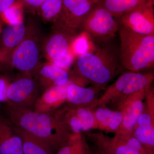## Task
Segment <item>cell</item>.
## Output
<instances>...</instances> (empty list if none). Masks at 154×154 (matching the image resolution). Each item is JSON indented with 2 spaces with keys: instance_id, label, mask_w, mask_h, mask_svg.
<instances>
[{
  "instance_id": "cell-1",
  "label": "cell",
  "mask_w": 154,
  "mask_h": 154,
  "mask_svg": "<svg viewBox=\"0 0 154 154\" xmlns=\"http://www.w3.org/2000/svg\"><path fill=\"white\" fill-rule=\"evenodd\" d=\"M110 40L94 45L93 49L77 57L70 77L73 83H90L101 91L119 74L123 68L119 48L111 45Z\"/></svg>"
},
{
  "instance_id": "cell-2",
  "label": "cell",
  "mask_w": 154,
  "mask_h": 154,
  "mask_svg": "<svg viewBox=\"0 0 154 154\" xmlns=\"http://www.w3.org/2000/svg\"><path fill=\"white\" fill-rule=\"evenodd\" d=\"M7 110L13 125L41 140L54 151L73 134L64 120L60 107L54 112L42 113L8 104Z\"/></svg>"
},
{
  "instance_id": "cell-3",
  "label": "cell",
  "mask_w": 154,
  "mask_h": 154,
  "mask_svg": "<svg viewBox=\"0 0 154 154\" xmlns=\"http://www.w3.org/2000/svg\"><path fill=\"white\" fill-rule=\"evenodd\" d=\"M120 59L123 68L139 72L153 66L154 35H143L120 25Z\"/></svg>"
},
{
  "instance_id": "cell-4",
  "label": "cell",
  "mask_w": 154,
  "mask_h": 154,
  "mask_svg": "<svg viewBox=\"0 0 154 154\" xmlns=\"http://www.w3.org/2000/svg\"><path fill=\"white\" fill-rule=\"evenodd\" d=\"M154 79L152 73L145 74L131 71L124 73L99 97L97 106L112 104L117 108L128 96L151 87Z\"/></svg>"
},
{
  "instance_id": "cell-5",
  "label": "cell",
  "mask_w": 154,
  "mask_h": 154,
  "mask_svg": "<svg viewBox=\"0 0 154 154\" xmlns=\"http://www.w3.org/2000/svg\"><path fill=\"white\" fill-rule=\"evenodd\" d=\"M119 26L118 19L100 4L84 19L80 30L88 35L94 45H98L115 37Z\"/></svg>"
},
{
  "instance_id": "cell-6",
  "label": "cell",
  "mask_w": 154,
  "mask_h": 154,
  "mask_svg": "<svg viewBox=\"0 0 154 154\" xmlns=\"http://www.w3.org/2000/svg\"><path fill=\"white\" fill-rule=\"evenodd\" d=\"M42 41L35 31L27 29L25 38L12 51L11 62L19 71L29 73L37 69L41 56Z\"/></svg>"
},
{
  "instance_id": "cell-7",
  "label": "cell",
  "mask_w": 154,
  "mask_h": 154,
  "mask_svg": "<svg viewBox=\"0 0 154 154\" xmlns=\"http://www.w3.org/2000/svg\"><path fill=\"white\" fill-rule=\"evenodd\" d=\"M82 33L55 23L49 36L42 41V50L49 63L64 57L75 39Z\"/></svg>"
},
{
  "instance_id": "cell-8",
  "label": "cell",
  "mask_w": 154,
  "mask_h": 154,
  "mask_svg": "<svg viewBox=\"0 0 154 154\" xmlns=\"http://www.w3.org/2000/svg\"><path fill=\"white\" fill-rule=\"evenodd\" d=\"M142 113L138 119L133 134L149 154H154V92L151 86L146 92Z\"/></svg>"
},
{
  "instance_id": "cell-9",
  "label": "cell",
  "mask_w": 154,
  "mask_h": 154,
  "mask_svg": "<svg viewBox=\"0 0 154 154\" xmlns=\"http://www.w3.org/2000/svg\"><path fill=\"white\" fill-rule=\"evenodd\" d=\"M63 1L62 12L55 23L81 32L80 28L84 19L102 2V0Z\"/></svg>"
},
{
  "instance_id": "cell-10",
  "label": "cell",
  "mask_w": 154,
  "mask_h": 154,
  "mask_svg": "<svg viewBox=\"0 0 154 154\" xmlns=\"http://www.w3.org/2000/svg\"><path fill=\"white\" fill-rule=\"evenodd\" d=\"M154 4H147L127 12L117 18L119 25L143 35H154Z\"/></svg>"
},
{
  "instance_id": "cell-11",
  "label": "cell",
  "mask_w": 154,
  "mask_h": 154,
  "mask_svg": "<svg viewBox=\"0 0 154 154\" xmlns=\"http://www.w3.org/2000/svg\"><path fill=\"white\" fill-rule=\"evenodd\" d=\"M149 88L138 91L128 96L117 107L116 109L120 110L123 114V119L115 134L125 135L133 133L138 119L143 111L144 99L146 92Z\"/></svg>"
},
{
  "instance_id": "cell-12",
  "label": "cell",
  "mask_w": 154,
  "mask_h": 154,
  "mask_svg": "<svg viewBox=\"0 0 154 154\" xmlns=\"http://www.w3.org/2000/svg\"><path fill=\"white\" fill-rule=\"evenodd\" d=\"M36 82L29 77L18 79L9 85L7 97L10 105L31 109L38 97Z\"/></svg>"
},
{
  "instance_id": "cell-13",
  "label": "cell",
  "mask_w": 154,
  "mask_h": 154,
  "mask_svg": "<svg viewBox=\"0 0 154 154\" xmlns=\"http://www.w3.org/2000/svg\"><path fill=\"white\" fill-rule=\"evenodd\" d=\"M94 110L67 105L61 107L64 120L73 134H82L96 129Z\"/></svg>"
},
{
  "instance_id": "cell-14",
  "label": "cell",
  "mask_w": 154,
  "mask_h": 154,
  "mask_svg": "<svg viewBox=\"0 0 154 154\" xmlns=\"http://www.w3.org/2000/svg\"><path fill=\"white\" fill-rule=\"evenodd\" d=\"M72 83L73 82L69 80L63 85L47 89L36 100L33 110L42 113H50L58 110L66 102L68 88Z\"/></svg>"
},
{
  "instance_id": "cell-15",
  "label": "cell",
  "mask_w": 154,
  "mask_h": 154,
  "mask_svg": "<svg viewBox=\"0 0 154 154\" xmlns=\"http://www.w3.org/2000/svg\"><path fill=\"white\" fill-rule=\"evenodd\" d=\"M100 90L92 87L85 88L74 83L69 86L66 102L69 107H85L94 110L97 107Z\"/></svg>"
},
{
  "instance_id": "cell-16",
  "label": "cell",
  "mask_w": 154,
  "mask_h": 154,
  "mask_svg": "<svg viewBox=\"0 0 154 154\" xmlns=\"http://www.w3.org/2000/svg\"><path fill=\"white\" fill-rule=\"evenodd\" d=\"M94 113L96 129L115 134L117 132L123 119L120 110H111L105 106H97Z\"/></svg>"
},
{
  "instance_id": "cell-17",
  "label": "cell",
  "mask_w": 154,
  "mask_h": 154,
  "mask_svg": "<svg viewBox=\"0 0 154 154\" xmlns=\"http://www.w3.org/2000/svg\"><path fill=\"white\" fill-rule=\"evenodd\" d=\"M0 154H24L22 139L10 122L0 123Z\"/></svg>"
},
{
  "instance_id": "cell-18",
  "label": "cell",
  "mask_w": 154,
  "mask_h": 154,
  "mask_svg": "<svg viewBox=\"0 0 154 154\" xmlns=\"http://www.w3.org/2000/svg\"><path fill=\"white\" fill-rule=\"evenodd\" d=\"M37 69L38 80L46 90L55 86L63 85L69 81V74L67 71L49 63L38 66Z\"/></svg>"
},
{
  "instance_id": "cell-19",
  "label": "cell",
  "mask_w": 154,
  "mask_h": 154,
  "mask_svg": "<svg viewBox=\"0 0 154 154\" xmlns=\"http://www.w3.org/2000/svg\"><path fill=\"white\" fill-rule=\"evenodd\" d=\"M96 146L109 154H140L131 148L117 136L111 138L101 133L88 134Z\"/></svg>"
},
{
  "instance_id": "cell-20",
  "label": "cell",
  "mask_w": 154,
  "mask_h": 154,
  "mask_svg": "<svg viewBox=\"0 0 154 154\" xmlns=\"http://www.w3.org/2000/svg\"><path fill=\"white\" fill-rule=\"evenodd\" d=\"M27 29L24 22L14 25H8L3 30V48L0 51L9 56L16 47L21 43L27 34Z\"/></svg>"
},
{
  "instance_id": "cell-21",
  "label": "cell",
  "mask_w": 154,
  "mask_h": 154,
  "mask_svg": "<svg viewBox=\"0 0 154 154\" xmlns=\"http://www.w3.org/2000/svg\"><path fill=\"white\" fill-rule=\"evenodd\" d=\"M14 129L22 139L24 154H54V151L47 144L19 128Z\"/></svg>"
},
{
  "instance_id": "cell-22",
  "label": "cell",
  "mask_w": 154,
  "mask_h": 154,
  "mask_svg": "<svg viewBox=\"0 0 154 154\" xmlns=\"http://www.w3.org/2000/svg\"><path fill=\"white\" fill-rule=\"evenodd\" d=\"M154 4V0H102L101 5L116 18L138 7Z\"/></svg>"
},
{
  "instance_id": "cell-23",
  "label": "cell",
  "mask_w": 154,
  "mask_h": 154,
  "mask_svg": "<svg viewBox=\"0 0 154 154\" xmlns=\"http://www.w3.org/2000/svg\"><path fill=\"white\" fill-rule=\"evenodd\" d=\"M56 154H91L85 139L82 134H72Z\"/></svg>"
},
{
  "instance_id": "cell-24",
  "label": "cell",
  "mask_w": 154,
  "mask_h": 154,
  "mask_svg": "<svg viewBox=\"0 0 154 154\" xmlns=\"http://www.w3.org/2000/svg\"><path fill=\"white\" fill-rule=\"evenodd\" d=\"M63 6V0H47L36 12L44 22L54 24L60 17Z\"/></svg>"
},
{
  "instance_id": "cell-25",
  "label": "cell",
  "mask_w": 154,
  "mask_h": 154,
  "mask_svg": "<svg viewBox=\"0 0 154 154\" xmlns=\"http://www.w3.org/2000/svg\"><path fill=\"white\" fill-rule=\"evenodd\" d=\"M24 9L22 3L18 0L13 5L0 14V17L3 22L8 25L18 24L23 22Z\"/></svg>"
},
{
  "instance_id": "cell-26",
  "label": "cell",
  "mask_w": 154,
  "mask_h": 154,
  "mask_svg": "<svg viewBox=\"0 0 154 154\" xmlns=\"http://www.w3.org/2000/svg\"><path fill=\"white\" fill-rule=\"evenodd\" d=\"M115 135L121 139L125 143L135 151L140 154H149L140 142L135 137L133 133L125 135Z\"/></svg>"
},
{
  "instance_id": "cell-27",
  "label": "cell",
  "mask_w": 154,
  "mask_h": 154,
  "mask_svg": "<svg viewBox=\"0 0 154 154\" xmlns=\"http://www.w3.org/2000/svg\"><path fill=\"white\" fill-rule=\"evenodd\" d=\"M88 49V40L85 33H82L73 42L71 51L76 57L85 53Z\"/></svg>"
},
{
  "instance_id": "cell-28",
  "label": "cell",
  "mask_w": 154,
  "mask_h": 154,
  "mask_svg": "<svg viewBox=\"0 0 154 154\" xmlns=\"http://www.w3.org/2000/svg\"><path fill=\"white\" fill-rule=\"evenodd\" d=\"M75 59V56L70 51L64 57L57 60L53 61L49 63L54 66L67 71V69L71 66L74 62Z\"/></svg>"
},
{
  "instance_id": "cell-29",
  "label": "cell",
  "mask_w": 154,
  "mask_h": 154,
  "mask_svg": "<svg viewBox=\"0 0 154 154\" xmlns=\"http://www.w3.org/2000/svg\"><path fill=\"white\" fill-rule=\"evenodd\" d=\"M24 8L29 12L35 13L38 8L47 0H19Z\"/></svg>"
},
{
  "instance_id": "cell-30",
  "label": "cell",
  "mask_w": 154,
  "mask_h": 154,
  "mask_svg": "<svg viewBox=\"0 0 154 154\" xmlns=\"http://www.w3.org/2000/svg\"><path fill=\"white\" fill-rule=\"evenodd\" d=\"M11 83L5 77H0V102L8 101L7 92Z\"/></svg>"
},
{
  "instance_id": "cell-31",
  "label": "cell",
  "mask_w": 154,
  "mask_h": 154,
  "mask_svg": "<svg viewBox=\"0 0 154 154\" xmlns=\"http://www.w3.org/2000/svg\"><path fill=\"white\" fill-rule=\"evenodd\" d=\"M18 0H0V14L13 5Z\"/></svg>"
},
{
  "instance_id": "cell-32",
  "label": "cell",
  "mask_w": 154,
  "mask_h": 154,
  "mask_svg": "<svg viewBox=\"0 0 154 154\" xmlns=\"http://www.w3.org/2000/svg\"><path fill=\"white\" fill-rule=\"evenodd\" d=\"M97 146V149H96V151L94 152L93 154H109L107 152L103 150V149L97 146Z\"/></svg>"
},
{
  "instance_id": "cell-33",
  "label": "cell",
  "mask_w": 154,
  "mask_h": 154,
  "mask_svg": "<svg viewBox=\"0 0 154 154\" xmlns=\"http://www.w3.org/2000/svg\"><path fill=\"white\" fill-rule=\"evenodd\" d=\"M8 59V56L5 54L0 51V61H4Z\"/></svg>"
},
{
  "instance_id": "cell-34",
  "label": "cell",
  "mask_w": 154,
  "mask_h": 154,
  "mask_svg": "<svg viewBox=\"0 0 154 154\" xmlns=\"http://www.w3.org/2000/svg\"><path fill=\"white\" fill-rule=\"evenodd\" d=\"M1 31H2V29H1V26L0 25V33H1Z\"/></svg>"
}]
</instances>
